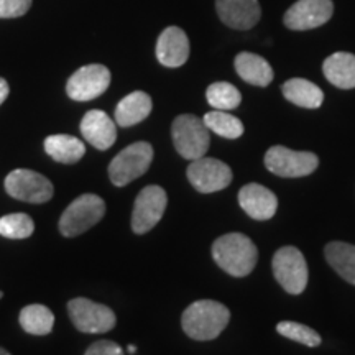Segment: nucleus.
Returning a JSON list of instances; mask_svg holds the SVG:
<instances>
[{"label":"nucleus","mask_w":355,"mask_h":355,"mask_svg":"<svg viewBox=\"0 0 355 355\" xmlns=\"http://www.w3.org/2000/svg\"><path fill=\"white\" fill-rule=\"evenodd\" d=\"M212 257L225 273L242 278L255 268L259 250L247 235L232 232L217 239L212 245Z\"/></svg>","instance_id":"nucleus-1"},{"label":"nucleus","mask_w":355,"mask_h":355,"mask_svg":"<svg viewBox=\"0 0 355 355\" xmlns=\"http://www.w3.org/2000/svg\"><path fill=\"white\" fill-rule=\"evenodd\" d=\"M230 311L222 303L212 300H201L184 309L181 326L186 336L194 340H212L227 327Z\"/></svg>","instance_id":"nucleus-2"},{"label":"nucleus","mask_w":355,"mask_h":355,"mask_svg":"<svg viewBox=\"0 0 355 355\" xmlns=\"http://www.w3.org/2000/svg\"><path fill=\"white\" fill-rule=\"evenodd\" d=\"M173 144L176 152L186 159H198L206 155L211 145L209 128L202 119L196 115L184 114L175 119L171 127Z\"/></svg>","instance_id":"nucleus-3"},{"label":"nucleus","mask_w":355,"mask_h":355,"mask_svg":"<svg viewBox=\"0 0 355 355\" xmlns=\"http://www.w3.org/2000/svg\"><path fill=\"white\" fill-rule=\"evenodd\" d=\"M105 214L104 199L97 194H83L66 207L60 219V232L64 237H76L89 230Z\"/></svg>","instance_id":"nucleus-4"},{"label":"nucleus","mask_w":355,"mask_h":355,"mask_svg":"<svg viewBox=\"0 0 355 355\" xmlns=\"http://www.w3.org/2000/svg\"><path fill=\"white\" fill-rule=\"evenodd\" d=\"M153 162V146L148 141L128 145L109 165V178L114 186L122 188L145 175Z\"/></svg>","instance_id":"nucleus-5"},{"label":"nucleus","mask_w":355,"mask_h":355,"mask_svg":"<svg viewBox=\"0 0 355 355\" xmlns=\"http://www.w3.org/2000/svg\"><path fill=\"white\" fill-rule=\"evenodd\" d=\"M273 275L290 295H300L308 285V265L304 255L296 247H283L273 255L272 261Z\"/></svg>","instance_id":"nucleus-6"},{"label":"nucleus","mask_w":355,"mask_h":355,"mask_svg":"<svg viewBox=\"0 0 355 355\" xmlns=\"http://www.w3.org/2000/svg\"><path fill=\"white\" fill-rule=\"evenodd\" d=\"M71 322L84 334H102L114 329L117 318L107 306L94 303L87 298H74L68 303Z\"/></svg>","instance_id":"nucleus-7"},{"label":"nucleus","mask_w":355,"mask_h":355,"mask_svg":"<svg viewBox=\"0 0 355 355\" xmlns=\"http://www.w3.org/2000/svg\"><path fill=\"white\" fill-rule=\"evenodd\" d=\"M266 170L282 178H303L316 171L318 155L311 152H295L286 146L275 145L265 155Z\"/></svg>","instance_id":"nucleus-8"},{"label":"nucleus","mask_w":355,"mask_h":355,"mask_svg":"<svg viewBox=\"0 0 355 355\" xmlns=\"http://www.w3.org/2000/svg\"><path fill=\"white\" fill-rule=\"evenodd\" d=\"M6 191L19 201L43 204L55 194L51 181L32 170H13L6 178Z\"/></svg>","instance_id":"nucleus-9"},{"label":"nucleus","mask_w":355,"mask_h":355,"mask_svg":"<svg viewBox=\"0 0 355 355\" xmlns=\"http://www.w3.org/2000/svg\"><path fill=\"white\" fill-rule=\"evenodd\" d=\"M168 204L165 189L159 186H146L135 199L132 212V230L135 234L150 232L162 220Z\"/></svg>","instance_id":"nucleus-10"},{"label":"nucleus","mask_w":355,"mask_h":355,"mask_svg":"<svg viewBox=\"0 0 355 355\" xmlns=\"http://www.w3.org/2000/svg\"><path fill=\"white\" fill-rule=\"evenodd\" d=\"M188 180L199 193L209 194L225 189L232 181V170L216 158H198L188 166Z\"/></svg>","instance_id":"nucleus-11"},{"label":"nucleus","mask_w":355,"mask_h":355,"mask_svg":"<svg viewBox=\"0 0 355 355\" xmlns=\"http://www.w3.org/2000/svg\"><path fill=\"white\" fill-rule=\"evenodd\" d=\"M110 84V71L102 64H87L79 68L68 79L66 92L73 101H92L107 91Z\"/></svg>","instance_id":"nucleus-12"},{"label":"nucleus","mask_w":355,"mask_h":355,"mask_svg":"<svg viewBox=\"0 0 355 355\" xmlns=\"http://www.w3.org/2000/svg\"><path fill=\"white\" fill-rule=\"evenodd\" d=\"M332 0H298L285 13V25L290 30H313L331 20Z\"/></svg>","instance_id":"nucleus-13"},{"label":"nucleus","mask_w":355,"mask_h":355,"mask_svg":"<svg viewBox=\"0 0 355 355\" xmlns=\"http://www.w3.org/2000/svg\"><path fill=\"white\" fill-rule=\"evenodd\" d=\"M219 19L235 30H248L259 24L261 8L259 0H216Z\"/></svg>","instance_id":"nucleus-14"},{"label":"nucleus","mask_w":355,"mask_h":355,"mask_svg":"<svg viewBox=\"0 0 355 355\" xmlns=\"http://www.w3.org/2000/svg\"><path fill=\"white\" fill-rule=\"evenodd\" d=\"M239 204L255 220L272 219L278 209V199L275 193L257 183L243 186L239 193Z\"/></svg>","instance_id":"nucleus-15"},{"label":"nucleus","mask_w":355,"mask_h":355,"mask_svg":"<svg viewBox=\"0 0 355 355\" xmlns=\"http://www.w3.org/2000/svg\"><path fill=\"white\" fill-rule=\"evenodd\" d=\"M157 58L166 68H180L189 58V40L178 26H168L157 42Z\"/></svg>","instance_id":"nucleus-16"},{"label":"nucleus","mask_w":355,"mask_h":355,"mask_svg":"<svg viewBox=\"0 0 355 355\" xmlns=\"http://www.w3.org/2000/svg\"><path fill=\"white\" fill-rule=\"evenodd\" d=\"M83 137L97 150H109L117 140L115 122L102 110H89L81 121Z\"/></svg>","instance_id":"nucleus-17"},{"label":"nucleus","mask_w":355,"mask_h":355,"mask_svg":"<svg viewBox=\"0 0 355 355\" xmlns=\"http://www.w3.org/2000/svg\"><path fill=\"white\" fill-rule=\"evenodd\" d=\"M153 102L146 92L135 91L123 97L115 107V122L121 127H132L145 121L152 112Z\"/></svg>","instance_id":"nucleus-18"},{"label":"nucleus","mask_w":355,"mask_h":355,"mask_svg":"<svg viewBox=\"0 0 355 355\" xmlns=\"http://www.w3.org/2000/svg\"><path fill=\"white\" fill-rule=\"evenodd\" d=\"M235 71L243 81L265 87L273 81V69L268 61L254 53H241L235 58Z\"/></svg>","instance_id":"nucleus-19"},{"label":"nucleus","mask_w":355,"mask_h":355,"mask_svg":"<svg viewBox=\"0 0 355 355\" xmlns=\"http://www.w3.org/2000/svg\"><path fill=\"white\" fill-rule=\"evenodd\" d=\"M324 76L331 84L340 89L355 87V55L350 53H334L324 61Z\"/></svg>","instance_id":"nucleus-20"},{"label":"nucleus","mask_w":355,"mask_h":355,"mask_svg":"<svg viewBox=\"0 0 355 355\" xmlns=\"http://www.w3.org/2000/svg\"><path fill=\"white\" fill-rule=\"evenodd\" d=\"M283 96L286 97L291 104L300 105L304 109H318L324 102V94L316 84L308 81V79L295 78L286 81L282 86Z\"/></svg>","instance_id":"nucleus-21"},{"label":"nucleus","mask_w":355,"mask_h":355,"mask_svg":"<svg viewBox=\"0 0 355 355\" xmlns=\"http://www.w3.org/2000/svg\"><path fill=\"white\" fill-rule=\"evenodd\" d=\"M44 152L58 163H76L86 153V146L73 135H50L44 140Z\"/></svg>","instance_id":"nucleus-22"},{"label":"nucleus","mask_w":355,"mask_h":355,"mask_svg":"<svg viewBox=\"0 0 355 355\" xmlns=\"http://www.w3.org/2000/svg\"><path fill=\"white\" fill-rule=\"evenodd\" d=\"M326 260L350 285H355V245L345 242H331L324 248Z\"/></svg>","instance_id":"nucleus-23"},{"label":"nucleus","mask_w":355,"mask_h":355,"mask_svg":"<svg viewBox=\"0 0 355 355\" xmlns=\"http://www.w3.org/2000/svg\"><path fill=\"white\" fill-rule=\"evenodd\" d=\"M21 329L32 336H46L55 326V314L44 304H28L20 311Z\"/></svg>","instance_id":"nucleus-24"},{"label":"nucleus","mask_w":355,"mask_h":355,"mask_svg":"<svg viewBox=\"0 0 355 355\" xmlns=\"http://www.w3.org/2000/svg\"><path fill=\"white\" fill-rule=\"evenodd\" d=\"M204 123L209 128V132L217 133L224 139H239L243 133V123L237 117L225 112V110H212L204 115Z\"/></svg>","instance_id":"nucleus-25"},{"label":"nucleus","mask_w":355,"mask_h":355,"mask_svg":"<svg viewBox=\"0 0 355 355\" xmlns=\"http://www.w3.org/2000/svg\"><path fill=\"white\" fill-rule=\"evenodd\" d=\"M206 99L216 110H232L239 107L242 96L239 89L229 83H214L207 87Z\"/></svg>","instance_id":"nucleus-26"},{"label":"nucleus","mask_w":355,"mask_h":355,"mask_svg":"<svg viewBox=\"0 0 355 355\" xmlns=\"http://www.w3.org/2000/svg\"><path fill=\"white\" fill-rule=\"evenodd\" d=\"M35 224L32 217L24 212L0 217V235L6 239H26L33 234Z\"/></svg>","instance_id":"nucleus-27"},{"label":"nucleus","mask_w":355,"mask_h":355,"mask_svg":"<svg viewBox=\"0 0 355 355\" xmlns=\"http://www.w3.org/2000/svg\"><path fill=\"white\" fill-rule=\"evenodd\" d=\"M277 332L286 337V339L306 345V347H318V345H321V336L301 322L282 321L277 324Z\"/></svg>","instance_id":"nucleus-28"},{"label":"nucleus","mask_w":355,"mask_h":355,"mask_svg":"<svg viewBox=\"0 0 355 355\" xmlns=\"http://www.w3.org/2000/svg\"><path fill=\"white\" fill-rule=\"evenodd\" d=\"M32 7V0H0V19H17Z\"/></svg>","instance_id":"nucleus-29"},{"label":"nucleus","mask_w":355,"mask_h":355,"mask_svg":"<svg viewBox=\"0 0 355 355\" xmlns=\"http://www.w3.org/2000/svg\"><path fill=\"white\" fill-rule=\"evenodd\" d=\"M84 355H123V350L121 345L112 343V340H97V343L91 344V347Z\"/></svg>","instance_id":"nucleus-30"},{"label":"nucleus","mask_w":355,"mask_h":355,"mask_svg":"<svg viewBox=\"0 0 355 355\" xmlns=\"http://www.w3.org/2000/svg\"><path fill=\"white\" fill-rule=\"evenodd\" d=\"M8 92H10V87H8V83L3 78H0V105L3 104V101L8 97Z\"/></svg>","instance_id":"nucleus-31"},{"label":"nucleus","mask_w":355,"mask_h":355,"mask_svg":"<svg viewBox=\"0 0 355 355\" xmlns=\"http://www.w3.org/2000/svg\"><path fill=\"white\" fill-rule=\"evenodd\" d=\"M128 354H137L135 345H128Z\"/></svg>","instance_id":"nucleus-32"},{"label":"nucleus","mask_w":355,"mask_h":355,"mask_svg":"<svg viewBox=\"0 0 355 355\" xmlns=\"http://www.w3.org/2000/svg\"><path fill=\"white\" fill-rule=\"evenodd\" d=\"M0 355H12V354L8 352V350L3 349V347H0Z\"/></svg>","instance_id":"nucleus-33"},{"label":"nucleus","mask_w":355,"mask_h":355,"mask_svg":"<svg viewBox=\"0 0 355 355\" xmlns=\"http://www.w3.org/2000/svg\"><path fill=\"white\" fill-rule=\"evenodd\" d=\"M2 296H3V293H2V291H0V298H2Z\"/></svg>","instance_id":"nucleus-34"}]
</instances>
